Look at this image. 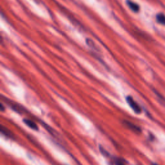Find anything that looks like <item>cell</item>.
Returning <instances> with one entry per match:
<instances>
[{"label": "cell", "mask_w": 165, "mask_h": 165, "mask_svg": "<svg viewBox=\"0 0 165 165\" xmlns=\"http://www.w3.org/2000/svg\"><path fill=\"white\" fill-rule=\"evenodd\" d=\"M126 101H127V103H128L129 105L130 106L132 109L134 111L135 113H136V114H140V113L141 112V108L138 105V103L134 100L132 97H131V96L127 97Z\"/></svg>", "instance_id": "cell-1"}, {"label": "cell", "mask_w": 165, "mask_h": 165, "mask_svg": "<svg viewBox=\"0 0 165 165\" xmlns=\"http://www.w3.org/2000/svg\"><path fill=\"white\" fill-rule=\"evenodd\" d=\"M124 125L126 126V127H127L129 129H130V130H132V132L137 134H139L141 132V129L139 126H138V125H135V124L132 123V122H131L130 121H123Z\"/></svg>", "instance_id": "cell-2"}, {"label": "cell", "mask_w": 165, "mask_h": 165, "mask_svg": "<svg viewBox=\"0 0 165 165\" xmlns=\"http://www.w3.org/2000/svg\"><path fill=\"white\" fill-rule=\"evenodd\" d=\"M126 3H127V5H128L129 8L132 11H134L135 12H138L139 11V6L138 5V4L132 2V1H130V0H127Z\"/></svg>", "instance_id": "cell-3"}, {"label": "cell", "mask_w": 165, "mask_h": 165, "mask_svg": "<svg viewBox=\"0 0 165 165\" xmlns=\"http://www.w3.org/2000/svg\"><path fill=\"white\" fill-rule=\"evenodd\" d=\"M23 122H25V125H27L28 126L30 127V129L34 130H38V126L36 125V122H34L33 121L30 119H25L23 120Z\"/></svg>", "instance_id": "cell-4"}, {"label": "cell", "mask_w": 165, "mask_h": 165, "mask_svg": "<svg viewBox=\"0 0 165 165\" xmlns=\"http://www.w3.org/2000/svg\"><path fill=\"white\" fill-rule=\"evenodd\" d=\"M1 132L2 134H3L4 135H5L8 138H12L13 137L12 134L11 133V132L6 127H4L3 125L1 127Z\"/></svg>", "instance_id": "cell-5"}, {"label": "cell", "mask_w": 165, "mask_h": 165, "mask_svg": "<svg viewBox=\"0 0 165 165\" xmlns=\"http://www.w3.org/2000/svg\"><path fill=\"white\" fill-rule=\"evenodd\" d=\"M157 21L161 25H165V15L163 13H159L156 16Z\"/></svg>", "instance_id": "cell-6"}, {"label": "cell", "mask_w": 165, "mask_h": 165, "mask_svg": "<svg viewBox=\"0 0 165 165\" xmlns=\"http://www.w3.org/2000/svg\"><path fill=\"white\" fill-rule=\"evenodd\" d=\"M86 41H87V45L89 46H90V47H91V48H92L94 50H99V49H97L98 48H97V46H96V43H94V42L92 40H90V39H87Z\"/></svg>", "instance_id": "cell-7"}, {"label": "cell", "mask_w": 165, "mask_h": 165, "mask_svg": "<svg viewBox=\"0 0 165 165\" xmlns=\"http://www.w3.org/2000/svg\"><path fill=\"white\" fill-rule=\"evenodd\" d=\"M114 163L116 165H126L125 159L121 158H116L114 159Z\"/></svg>", "instance_id": "cell-8"}, {"label": "cell", "mask_w": 165, "mask_h": 165, "mask_svg": "<svg viewBox=\"0 0 165 165\" xmlns=\"http://www.w3.org/2000/svg\"><path fill=\"white\" fill-rule=\"evenodd\" d=\"M1 110L2 111H3L4 110V108H3V106L2 104H1Z\"/></svg>", "instance_id": "cell-9"}, {"label": "cell", "mask_w": 165, "mask_h": 165, "mask_svg": "<svg viewBox=\"0 0 165 165\" xmlns=\"http://www.w3.org/2000/svg\"><path fill=\"white\" fill-rule=\"evenodd\" d=\"M152 165H159V164H153Z\"/></svg>", "instance_id": "cell-10"}]
</instances>
